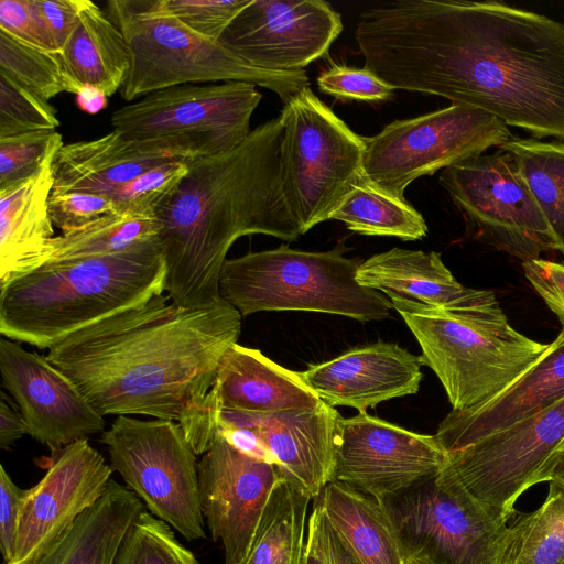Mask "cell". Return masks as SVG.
I'll return each mask as SVG.
<instances>
[{
  "label": "cell",
  "mask_w": 564,
  "mask_h": 564,
  "mask_svg": "<svg viewBox=\"0 0 564 564\" xmlns=\"http://www.w3.org/2000/svg\"><path fill=\"white\" fill-rule=\"evenodd\" d=\"M282 124L271 119L226 153L187 160L188 174L159 207L165 292L184 307L224 300L219 274L240 237L263 234L293 241L301 235L285 199Z\"/></svg>",
  "instance_id": "3957f363"
},
{
  "label": "cell",
  "mask_w": 564,
  "mask_h": 564,
  "mask_svg": "<svg viewBox=\"0 0 564 564\" xmlns=\"http://www.w3.org/2000/svg\"><path fill=\"white\" fill-rule=\"evenodd\" d=\"M261 97L254 85L242 82L174 86L117 109L110 122L126 138L187 161L241 144Z\"/></svg>",
  "instance_id": "ba28073f"
},
{
  "label": "cell",
  "mask_w": 564,
  "mask_h": 564,
  "mask_svg": "<svg viewBox=\"0 0 564 564\" xmlns=\"http://www.w3.org/2000/svg\"><path fill=\"white\" fill-rule=\"evenodd\" d=\"M241 317L225 301L195 308L156 294L74 332L45 357L102 416L173 421L203 455L218 431V366L237 343Z\"/></svg>",
  "instance_id": "7a4b0ae2"
},
{
  "label": "cell",
  "mask_w": 564,
  "mask_h": 564,
  "mask_svg": "<svg viewBox=\"0 0 564 564\" xmlns=\"http://www.w3.org/2000/svg\"><path fill=\"white\" fill-rule=\"evenodd\" d=\"M499 564H564V486L551 480L544 502L507 527Z\"/></svg>",
  "instance_id": "836d02e7"
},
{
  "label": "cell",
  "mask_w": 564,
  "mask_h": 564,
  "mask_svg": "<svg viewBox=\"0 0 564 564\" xmlns=\"http://www.w3.org/2000/svg\"><path fill=\"white\" fill-rule=\"evenodd\" d=\"M106 7L130 53V73L120 89L126 101L174 86L242 82L270 89L286 102L310 86L305 70L274 72L251 66L218 41L164 12L158 0H110Z\"/></svg>",
  "instance_id": "8992f818"
},
{
  "label": "cell",
  "mask_w": 564,
  "mask_h": 564,
  "mask_svg": "<svg viewBox=\"0 0 564 564\" xmlns=\"http://www.w3.org/2000/svg\"><path fill=\"white\" fill-rule=\"evenodd\" d=\"M217 432L232 447L245 455L276 466L275 459L254 430L232 425H218Z\"/></svg>",
  "instance_id": "c3c4849f"
},
{
  "label": "cell",
  "mask_w": 564,
  "mask_h": 564,
  "mask_svg": "<svg viewBox=\"0 0 564 564\" xmlns=\"http://www.w3.org/2000/svg\"><path fill=\"white\" fill-rule=\"evenodd\" d=\"M0 375L25 420L28 435L53 454L88 435L105 432L104 416L45 356L1 337Z\"/></svg>",
  "instance_id": "ac0fdd59"
},
{
  "label": "cell",
  "mask_w": 564,
  "mask_h": 564,
  "mask_svg": "<svg viewBox=\"0 0 564 564\" xmlns=\"http://www.w3.org/2000/svg\"><path fill=\"white\" fill-rule=\"evenodd\" d=\"M112 473L88 438L55 453L42 479L24 492L9 564H30L56 543L104 495Z\"/></svg>",
  "instance_id": "e0dca14e"
},
{
  "label": "cell",
  "mask_w": 564,
  "mask_h": 564,
  "mask_svg": "<svg viewBox=\"0 0 564 564\" xmlns=\"http://www.w3.org/2000/svg\"><path fill=\"white\" fill-rule=\"evenodd\" d=\"M55 46L62 51L78 15L80 0H37Z\"/></svg>",
  "instance_id": "7dc6e473"
},
{
  "label": "cell",
  "mask_w": 564,
  "mask_h": 564,
  "mask_svg": "<svg viewBox=\"0 0 564 564\" xmlns=\"http://www.w3.org/2000/svg\"><path fill=\"white\" fill-rule=\"evenodd\" d=\"M63 145V137L56 131L0 138V191L32 177L48 154Z\"/></svg>",
  "instance_id": "f35d334b"
},
{
  "label": "cell",
  "mask_w": 564,
  "mask_h": 564,
  "mask_svg": "<svg viewBox=\"0 0 564 564\" xmlns=\"http://www.w3.org/2000/svg\"><path fill=\"white\" fill-rule=\"evenodd\" d=\"M527 280L557 316L564 332V264L544 259L522 262Z\"/></svg>",
  "instance_id": "ee69618b"
},
{
  "label": "cell",
  "mask_w": 564,
  "mask_h": 564,
  "mask_svg": "<svg viewBox=\"0 0 564 564\" xmlns=\"http://www.w3.org/2000/svg\"><path fill=\"white\" fill-rule=\"evenodd\" d=\"M28 434L25 420L20 411L15 409L4 392L0 399V447L9 449L15 441Z\"/></svg>",
  "instance_id": "681fc988"
},
{
  "label": "cell",
  "mask_w": 564,
  "mask_h": 564,
  "mask_svg": "<svg viewBox=\"0 0 564 564\" xmlns=\"http://www.w3.org/2000/svg\"><path fill=\"white\" fill-rule=\"evenodd\" d=\"M202 511L225 564H241L275 482V465L232 447L218 432L198 462Z\"/></svg>",
  "instance_id": "d6986e66"
},
{
  "label": "cell",
  "mask_w": 564,
  "mask_h": 564,
  "mask_svg": "<svg viewBox=\"0 0 564 564\" xmlns=\"http://www.w3.org/2000/svg\"><path fill=\"white\" fill-rule=\"evenodd\" d=\"M422 366L420 356L378 341L312 365L301 376L321 401L366 413L383 401L417 393Z\"/></svg>",
  "instance_id": "ffe728a7"
},
{
  "label": "cell",
  "mask_w": 564,
  "mask_h": 564,
  "mask_svg": "<svg viewBox=\"0 0 564 564\" xmlns=\"http://www.w3.org/2000/svg\"><path fill=\"white\" fill-rule=\"evenodd\" d=\"M25 490L19 488L0 465V550L3 564H9L14 556L15 539L22 498Z\"/></svg>",
  "instance_id": "f6af8a7d"
},
{
  "label": "cell",
  "mask_w": 564,
  "mask_h": 564,
  "mask_svg": "<svg viewBox=\"0 0 564 564\" xmlns=\"http://www.w3.org/2000/svg\"><path fill=\"white\" fill-rule=\"evenodd\" d=\"M367 69L394 89L564 140V24L497 1L398 0L360 13Z\"/></svg>",
  "instance_id": "6da1fadb"
},
{
  "label": "cell",
  "mask_w": 564,
  "mask_h": 564,
  "mask_svg": "<svg viewBox=\"0 0 564 564\" xmlns=\"http://www.w3.org/2000/svg\"><path fill=\"white\" fill-rule=\"evenodd\" d=\"M252 0H158L160 8L194 32L218 41Z\"/></svg>",
  "instance_id": "ab89813d"
},
{
  "label": "cell",
  "mask_w": 564,
  "mask_h": 564,
  "mask_svg": "<svg viewBox=\"0 0 564 564\" xmlns=\"http://www.w3.org/2000/svg\"><path fill=\"white\" fill-rule=\"evenodd\" d=\"M511 138L508 126L491 113L452 104L393 121L365 138L364 171L378 186L404 197L414 180L499 148Z\"/></svg>",
  "instance_id": "7c38bea8"
},
{
  "label": "cell",
  "mask_w": 564,
  "mask_h": 564,
  "mask_svg": "<svg viewBox=\"0 0 564 564\" xmlns=\"http://www.w3.org/2000/svg\"><path fill=\"white\" fill-rule=\"evenodd\" d=\"M160 232L161 221L155 214H108L82 228L55 236L44 263L119 253L158 239Z\"/></svg>",
  "instance_id": "1f68e13d"
},
{
  "label": "cell",
  "mask_w": 564,
  "mask_h": 564,
  "mask_svg": "<svg viewBox=\"0 0 564 564\" xmlns=\"http://www.w3.org/2000/svg\"><path fill=\"white\" fill-rule=\"evenodd\" d=\"M74 77L108 97L128 79L131 58L127 42L107 12L90 0H80L76 24L63 50Z\"/></svg>",
  "instance_id": "f1b7e54d"
},
{
  "label": "cell",
  "mask_w": 564,
  "mask_h": 564,
  "mask_svg": "<svg viewBox=\"0 0 564 564\" xmlns=\"http://www.w3.org/2000/svg\"><path fill=\"white\" fill-rule=\"evenodd\" d=\"M48 212L55 227L66 234L102 217L118 213L109 196L86 192H53Z\"/></svg>",
  "instance_id": "b9f144b4"
},
{
  "label": "cell",
  "mask_w": 564,
  "mask_h": 564,
  "mask_svg": "<svg viewBox=\"0 0 564 564\" xmlns=\"http://www.w3.org/2000/svg\"><path fill=\"white\" fill-rule=\"evenodd\" d=\"M100 441L113 471L150 513L187 541L206 538L197 455L177 423L119 415Z\"/></svg>",
  "instance_id": "30bf717a"
},
{
  "label": "cell",
  "mask_w": 564,
  "mask_h": 564,
  "mask_svg": "<svg viewBox=\"0 0 564 564\" xmlns=\"http://www.w3.org/2000/svg\"><path fill=\"white\" fill-rule=\"evenodd\" d=\"M312 498L281 477L274 485L241 564H302Z\"/></svg>",
  "instance_id": "f546056e"
},
{
  "label": "cell",
  "mask_w": 564,
  "mask_h": 564,
  "mask_svg": "<svg viewBox=\"0 0 564 564\" xmlns=\"http://www.w3.org/2000/svg\"><path fill=\"white\" fill-rule=\"evenodd\" d=\"M440 183L477 239L522 262L555 250L550 227L509 153L499 150L448 166Z\"/></svg>",
  "instance_id": "4fadbf2b"
},
{
  "label": "cell",
  "mask_w": 564,
  "mask_h": 564,
  "mask_svg": "<svg viewBox=\"0 0 564 564\" xmlns=\"http://www.w3.org/2000/svg\"><path fill=\"white\" fill-rule=\"evenodd\" d=\"M143 510L140 498L111 479L99 500L30 564H113L129 528Z\"/></svg>",
  "instance_id": "4316f807"
},
{
  "label": "cell",
  "mask_w": 564,
  "mask_h": 564,
  "mask_svg": "<svg viewBox=\"0 0 564 564\" xmlns=\"http://www.w3.org/2000/svg\"><path fill=\"white\" fill-rule=\"evenodd\" d=\"M564 399V332L552 348L500 394L479 406L452 410L434 435L446 453L536 415Z\"/></svg>",
  "instance_id": "7402d4cb"
},
{
  "label": "cell",
  "mask_w": 564,
  "mask_h": 564,
  "mask_svg": "<svg viewBox=\"0 0 564 564\" xmlns=\"http://www.w3.org/2000/svg\"><path fill=\"white\" fill-rule=\"evenodd\" d=\"M316 502L361 564H404L397 532L378 499L332 480Z\"/></svg>",
  "instance_id": "83f0119b"
},
{
  "label": "cell",
  "mask_w": 564,
  "mask_h": 564,
  "mask_svg": "<svg viewBox=\"0 0 564 564\" xmlns=\"http://www.w3.org/2000/svg\"><path fill=\"white\" fill-rule=\"evenodd\" d=\"M330 219L357 234L420 240L427 234L425 219L404 197L375 184L365 171L355 181Z\"/></svg>",
  "instance_id": "4dcf8cb0"
},
{
  "label": "cell",
  "mask_w": 564,
  "mask_h": 564,
  "mask_svg": "<svg viewBox=\"0 0 564 564\" xmlns=\"http://www.w3.org/2000/svg\"><path fill=\"white\" fill-rule=\"evenodd\" d=\"M313 527L326 564H361L325 517L316 502L308 519Z\"/></svg>",
  "instance_id": "bcb514c9"
},
{
  "label": "cell",
  "mask_w": 564,
  "mask_h": 564,
  "mask_svg": "<svg viewBox=\"0 0 564 564\" xmlns=\"http://www.w3.org/2000/svg\"><path fill=\"white\" fill-rule=\"evenodd\" d=\"M0 30L31 45L57 50L37 0H0Z\"/></svg>",
  "instance_id": "7bdbcfd3"
},
{
  "label": "cell",
  "mask_w": 564,
  "mask_h": 564,
  "mask_svg": "<svg viewBox=\"0 0 564 564\" xmlns=\"http://www.w3.org/2000/svg\"><path fill=\"white\" fill-rule=\"evenodd\" d=\"M551 480H554L564 486V443H563L562 447L558 449V452L553 460V464H552V467H551V470L549 474V481H551Z\"/></svg>",
  "instance_id": "f5cc1de1"
},
{
  "label": "cell",
  "mask_w": 564,
  "mask_h": 564,
  "mask_svg": "<svg viewBox=\"0 0 564 564\" xmlns=\"http://www.w3.org/2000/svg\"><path fill=\"white\" fill-rule=\"evenodd\" d=\"M340 419L322 401L314 409L249 413L248 429L263 441L281 477L317 498L333 480Z\"/></svg>",
  "instance_id": "44dd1931"
},
{
  "label": "cell",
  "mask_w": 564,
  "mask_h": 564,
  "mask_svg": "<svg viewBox=\"0 0 564 564\" xmlns=\"http://www.w3.org/2000/svg\"><path fill=\"white\" fill-rule=\"evenodd\" d=\"M54 149L32 177L0 191V288L45 262L54 224L48 198L54 186Z\"/></svg>",
  "instance_id": "d4e9b609"
},
{
  "label": "cell",
  "mask_w": 564,
  "mask_h": 564,
  "mask_svg": "<svg viewBox=\"0 0 564 564\" xmlns=\"http://www.w3.org/2000/svg\"><path fill=\"white\" fill-rule=\"evenodd\" d=\"M446 457L434 435L368 413L341 416L333 480L381 500L438 474Z\"/></svg>",
  "instance_id": "9a60e30c"
},
{
  "label": "cell",
  "mask_w": 564,
  "mask_h": 564,
  "mask_svg": "<svg viewBox=\"0 0 564 564\" xmlns=\"http://www.w3.org/2000/svg\"><path fill=\"white\" fill-rule=\"evenodd\" d=\"M499 150L510 154L564 256V143L512 137Z\"/></svg>",
  "instance_id": "d6a6232c"
},
{
  "label": "cell",
  "mask_w": 564,
  "mask_h": 564,
  "mask_svg": "<svg viewBox=\"0 0 564 564\" xmlns=\"http://www.w3.org/2000/svg\"><path fill=\"white\" fill-rule=\"evenodd\" d=\"M113 564H200L163 520L143 510L129 528Z\"/></svg>",
  "instance_id": "d590c367"
},
{
  "label": "cell",
  "mask_w": 564,
  "mask_h": 564,
  "mask_svg": "<svg viewBox=\"0 0 564 564\" xmlns=\"http://www.w3.org/2000/svg\"><path fill=\"white\" fill-rule=\"evenodd\" d=\"M422 349L423 366L440 379L453 410L487 403L553 346L514 329L498 301L447 310L390 299Z\"/></svg>",
  "instance_id": "5b68a950"
},
{
  "label": "cell",
  "mask_w": 564,
  "mask_h": 564,
  "mask_svg": "<svg viewBox=\"0 0 564 564\" xmlns=\"http://www.w3.org/2000/svg\"><path fill=\"white\" fill-rule=\"evenodd\" d=\"M564 443V399L541 413L447 453L443 469L479 503L508 520L531 486L549 481Z\"/></svg>",
  "instance_id": "5bb4252c"
},
{
  "label": "cell",
  "mask_w": 564,
  "mask_h": 564,
  "mask_svg": "<svg viewBox=\"0 0 564 564\" xmlns=\"http://www.w3.org/2000/svg\"><path fill=\"white\" fill-rule=\"evenodd\" d=\"M343 31L322 0H252L218 42L253 67L297 72L324 57Z\"/></svg>",
  "instance_id": "2e32d148"
},
{
  "label": "cell",
  "mask_w": 564,
  "mask_h": 564,
  "mask_svg": "<svg viewBox=\"0 0 564 564\" xmlns=\"http://www.w3.org/2000/svg\"><path fill=\"white\" fill-rule=\"evenodd\" d=\"M405 558L436 564H499L507 520L474 499L443 468L379 500Z\"/></svg>",
  "instance_id": "8fae6325"
},
{
  "label": "cell",
  "mask_w": 564,
  "mask_h": 564,
  "mask_svg": "<svg viewBox=\"0 0 564 564\" xmlns=\"http://www.w3.org/2000/svg\"><path fill=\"white\" fill-rule=\"evenodd\" d=\"M302 564H326L313 527L307 523L306 545Z\"/></svg>",
  "instance_id": "816d5d0a"
},
{
  "label": "cell",
  "mask_w": 564,
  "mask_h": 564,
  "mask_svg": "<svg viewBox=\"0 0 564 564\" xmlns=\"http://www.w3.org/2000/svg\"><path fill=\"white\" fill-rule=\"evenodd\" d=\"M188 171L187 161L171 160L145 171L109 197L118 213L156 215L159 207L175 192Z\"/></svg>",
  "instance_id": "8d00e7d4"
},
{
  "label": "cell",
  "mask_w": 564,
  "mask_h": 564,
  "mask_svg": "<svg viewBox=\"0 0 564 564\" xmlns=\"http://www.w3.org/2000/svg\"><path fill=\"white\" fill-rule=\"evenodd\" d=\"M360 261L344 249L303 251L281 245L226 259L219 294L241 316L265 311L343 315L359 322L390 316L391 301L357 281Z\"/></svg>",
  "instance_id": "52a82bcc"
},
{
  "label": "cell",
  "mask_w": 564,
  "mask_h": 564,
  "mask_svg": "<svg viewBox=\"0 0 564 564\" xmlns=\"http://www.w3.org/2000/svg\"><path fill=\"white\" fill-rule=\"evenodd\" d=\"M357 281L390 299L447 310L470 308L497 302L489 290L460 284L434 251L393 248L361 262Z\"/></svg>",
  "instance_id": "603a6c76"
},
{
  "label": "cell",
  "mask_w": 564,
  "mask_h": 564,
  "mask_svg": "<svg viewBox=\"0 0 564 564\" xmlns=\"http://www.w3.org/2000/svg\"><path fill=\"white\" fill-rule=\"evenodd\" d=\"M177 160L166 151L111 132L64 144L53 171V192H86L109 196L145 171Z\"/></svg>",
  "instance_id": "484cf974"
},
{
  "label": "cell",
  "mask_w": 564,
  "mask_h": 564,
  "mask_svg": "<svg viewBox=\"0 0 564 564\" xmlns=\"http://www.w3.org/2000/svg\"><path fill=\"white\" fill-rule=\"evenodd\" d=\"M213 391L220 409L251 414L314 409L322 402L301 372L238 343L224 354Z\"/></svg>",
  "instance_id": "cb8c5ba5"
},
{
  "label": "cell",
  "mask_w": 564,
  "mask_h": 564,
  "mask_svg": "<svg viewBox=\"0 0 564 564\" xmlns=\"http://www.w3.org/2000/svg\"><path fill=\"white\" fill-rule=\"evenodd\" d=\"M75 96L77 107L88 115H96L108 106V96L91 85H84Z\"/></svg>",
  "instance_id": "f907efd6"
},
{
  "label": "cell",
  "mask_w": 564,
  "mask_h": 564,
  "mask_svg": "<svg viewBox=\"0 0 564 564\" xmlns=\"http://www.w3.org/2000/svg\"><path fill=\"white\" fill-rule=\"evenodd\" d=\"M404 564H436L425 557H409L405 558Z\"/></svg>",
  "instance_id": "db71d44e"
},
{
  "label": "cell",
  "mask_w": 564,
  "mask_h": 564,
  "mask_svg": "<svg viewBox=\"0 0 564 564\" xmlns=\"http://www.w3.org/2000/svg\"><path fill=\"white\" fill-rule=\"evenodd\" d=\"M279 118L283 191L303 235L330 219L364 172L365 138L310 86L284 102Z\"/></svg>",
  "instance_id": "9c48e42d"
},
{
  "label": "cell",
  "mask_w": 564,
  "mask_h": 564,
  "mask_svg": "<svg viewBox=\"0 0 564 564\" xmlns=\"http://www.w3.org/2000/svg\"><path fill=\"white\" fill-rule=\"evenodd\" d=\"M159 238L119 253L44 263L0 288V334L50 349L74 332L165 291Z\"/></svg>",
  "instance_id": "277c9868"
},
{
  "label": "cell",
  "mask_w": 564,
  "mask_h": 564,
  "mask_svg": "<svg viewBox=\"0 0 564 564\" xmlns=\"http://www.w3.org/2000/svg\"><path fill=\"white\" fill-rule=\"evenodd\" d=\"M321 91L337 99L384 101L394 88L366 67L356 68L332 63L316 79Z\"/></svg>",
  "instance_id": "60d3db41"
},
{
  "label": "cell",
  "mask_w": 564,
  "mask_h": 564,
  "mask_svg": "<svg viewBox=\"0 0 564 564\" xmlns=\"http://www.w3.org/2000/svg\"><path fill=\"white\" fill-rule=\"evenodd\" d=\"M59 124L47 100L0 73V138L55 131Z\"/></svg>",
  "instance_id": "74e56055"
},
{
  "label": "cell",
  "mask_w": 564,
  "mask_h": 564,
  "mask_svg": "<svg viewBox=\"0 0 564 564\" xmlns=\"http://www.w3.org/2000/svg\"><path fill=\"white\" fill-rule=\"evenodd\" d=\"M0 73L50 100L61 93L76 95L82 85L62 51L46 50L0 30Z\"/></svg>",
  "instance_id": "e575fe53"
}]
</instances>
